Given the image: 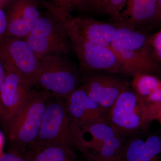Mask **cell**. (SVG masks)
<instances>
[{
    "label": "cell",
    "instance_id": "cell-17",
    "mask_svg": "<svg viewBox=\"0 0 161 161\" xmlns=\"http://www.w3.org/2000/svg\"><path fill=\"white\" fill-rule=\"evenodd\" d=\"M131 89L147 104L161 102V80L155 75L137 74L132 77Z\"/></svg>",
    "mask_w": 161,
    "mask_h": 161
},
{
    "label": "cell",
    "instance_id": "cell-27",
    "mask_svg": "<svg viewBox=\"0 0 161 161\" xmlns=\"http://www.w3.org/2000/svg\"><path fill=\"white\" fill-rule=\"evenodd\" d=\"M155 19L161 21V0H158L157 10L156 14Z\"/></svg>",
    "mask_w": 161,
    "mask_h": 161
},
{
    "label": "cell",
    "instance_id": "cell-13",
    "mask_svg": "<svg viewBox=\"0 0 161 161\" xmlns=\"http://www.w3.org/2000/svg\"><path fill=\"white\" fill-rule=\"evenodd\" d=\"M72 123L78 126L105 120L108 112L89 97L81 86L65 99Z\"/></svg>",
    "mask_w": 161,
    "mask_h": 161
},
{
    "label": "cell",
    "instance_id": "cell-29",
    "mask_svg": "<svg viewBox=\"0 0 161 161\" xmlns=\"http://www.w3.org/2000/svg\"><path fill=\"white\" fill-rule=\"evenodd\" d=\"M12 0H0V5H3L4 6L7 3H9Z\"/></svg>",
    "mask_w": 161,
    "mask_h": 161
},
{
    "label": "cell",
    "instance_id": "cell-15",
    "mask_svg": "<svg viewBox=\"0 0 161 161\" xmlns=\"http://www.w3.org/2000/svg\"><path fill=\"white\" fill-rule=\"evenodd\" d=\"M160 137L156 135L146 138L132 136L125 142L123 151V161H159L161 153Z\"/></svg>",
    "mask_w": 161,
    "mask_h": 161
},
{
    "label": "cell",
    "instance_id": "cell-6",
    "mask_svg": "<svg viewBox=\"0 0 161 161\" xmlns=\"http://www.w3.org/2000/svg\"><path fill=\"white\" fill-rule=\"evenodd\" d=\"M37 85L53 96L65 99L77 88L79 74L75 64L62 56L40 58Z\"/></svg>",
    "mask_w": 161,
    "mask_h": 161
},
{
    "label": "cell",
    "instance_id": "cell-9",
    "mask_svg": "<svg viewBox=\"0 0 161 161\" xmlns=\"http://www.w3.org/2000/svg\"><path fill=\"white\" fill-rule=\"evenodd\" d=\"M63 100L51 95L47 105L37 138L30 148L49 145L71 147L70 135L71 121Z\"/></svg>",
    "mask_w": 161,
    "mask_h": 161
},
{
    "label": "cell",
    "instance_id": "cell-25",
    "mask_svg": "<svg viewBox=\"0 0 161 161\" xmlns=\"http://www.w3.org/2000/svg\"><path fill=\"white\" fill-rule=\"evenodd\" d=\"M6 78V71L2 60L0 59V95L2 88ZM2 116V109L1 106V99H0V120H1Z\"/></svg>",
    "mask_w": 161,
    "mask_h": 161
},
{
    "label": "cell",
    "instance_id": "cell-7",
    "mask_svg": "<svg viewBox=\"0 0 161 161\" xmlns=\"http://www.w3.org/2000/svg\"><path fill=\"white\" fill-rule=\"evenodd\" d=\"M0 59L16 70L27 90L37 85L40 59L24 39L5 37L0 43Z\"/></svg>",
    "mask_w": 161,
    "mask_h": 161
},
{
    "label": "cell",
    "instance_id": "cell-24",
    "mask_svg": "<svg viewBox=\"0 0 161 161\" xmlns=\"http://www.w3.org/2000/svg\"><path fill=\"white\" fill-rule=\"evenodd\" d=\"M3 7L0 5V43L6 37L7 29V15L3 10Z\"/></svg>",
    "mask_w": 161,
    "mask_h": 161
},
{
    "label": "cell",
    "instance_id": "cell-20",
    "mask_svg": "<svg viewBox=\"0 0 161 161\" xmlns=\"http://www.w3.org/2000/svg\"><path fill=\"white\" fill-rule=\"evenodd\" d=\"M126 3V0H101L91 11L108 15L115 22H121L122 13Z\"/></svg>",
    "mask_w": 161,
    "mask_h": 161
},
{
    "label": "cell",
    "instance_id": "cell-3",
    "mask_svg": "<svg viewBox=\"0 0 161 161\" xmlns=\"http://www.w3.org/2000/svg\"><path fill=\"white\" fill-rule=\"evenodd\" d=\"M51 95L46 91L29 90L19 109L5 125L11 150L23 153L34 144Z\"/></svg>",
    "mask_w": 161,
    "mask_h": 161
},
{
    "label": "cell",
    "instance_id": "cell-10",
    "mask_svg": "<svg viewBox=\"0 0 161 161\" xmlns=\"http://www.w3.org/2000/svg\"><path fill=\"white\" fill-rule=\"evenodd\" d=\"M80 86L93 101L108 112L119 95L131 89V84L114 74L92 73L84 76Z\"/></svg>",
    "mask_w": 161,
    "mask_h": 161
},
{
    "label": "cell",
    "instance_id": "cell-8",
    "mask_svg": "<svg viewBox=\"0 0 161 161\" xmlns=\"http://www.w3.org/2000/svg\"><path fill=\"white\" fill-rule=\"evenodd\" d=\"M67 31L72 49L78 58L81 69L86 72L102 71L127 76L123 64L112 47L91 43L78 35Z\"/></svg>",
    "mask_w": 161,
    "mask_h": 161
},
{
    "label": "cell",
    "instance_id": "cell-16",
    "mask_svg": "<svg viewBox=\"0 0 161 161\" xmlns=\"http://www.w3.org/2000/svg\"><path fill=\"white\" fill-rule=\"evenodd\" d=\"M158 0H126L121 22L136 26L155 19Z\"/></svg>",
    "mask_w": 161,
    "mask_h": 161
},
{
    "label": "cell",
    "instance_id": "cell-28",
    "mask_svg": "<svg viewBox=\"0 0 161 161\" xmlns=\"http://www.w3.org/2000/svg\"><path fill=\"white\" fill-rule=\"evenodd\" d=\"M3 139L2 136L0 133V156L3 154L2 152V149H3Z\"/></svg>",
    "mask_w": 161,
    "mask_h": 161
},
{
    "label": "cell",
    "instance_id": "cell-21",
    "mask_svg": "<svg viewBox=\"0 0 161 161\" xmlns=\"http://www.w3.org/2000/svg\"><path fill=\"white\" fill-rule=\"evenodd\" d=\"M149 41L153 54L161 61V30L150 38Z\"/></svg>",
    "mask_w": 161,
    "mask_h": 161
},
{
    "label": "cell",
    "instance_id": "cell-22",
    "mask_svg": "<svg viewBox=\"0 0 161 161\" xmlns=\"http://www.w3.org/2000/svg\"><path fill=\"white\" fill-rule=\"evenodd\" d=\"M148 113L151 121L156 120L161 125V102L147 104Z\"/></svg>",
    "mask_w": 161,
    "mask_h": 161
},
{
    "label": "cell",
    "instance_id": "cell-12",
    "mask_svg": "<svg viewBox=\"0 0 161 161\" xmlns=\"http://www.w3.org/2000/svg\"><path fill=\"white\" fill-rule=\"evenodd\" d=\"M38 3L37 0H13L6 37L23 39L29 34L40 16Z\"/></svg>",
    "mask_w": 161,
    "mask_h": 161
},
{
    "label": "cell",
    "instance_id": "cell-26",
    "mask_svg": "<svg viewBox=\"0 0 161 161\" xmlns=\"http://www.w3.org/2000/svg\"><path fill=\"white\" fill-rule=\"evenodd\" d=\"M101 0H87L85 11H92Z\"/></svg>",
    "mask_w": 161,
    "mask_h": 161
},
{
    "label": "cell",
    "instance_id": "cell-4",
    "mask_svg": "<svg viewBox=\"0 0 161 161\" xmlns=\"http://www.w3.org/2000/svg\"><path fill=\"white\" fill-rule=\"evenodd\" d=\"M40 58L69 53L71 43L64 22L48 10L40 18L29 34L24 38Z\"/></svg>",
    "mask_w": 161,
    "mask_h": 161
},
{
    "label": "cell",
    "instance_id": "cell-30",
    "mask_svg": "<svg viewBox=\"0 0 161 161\" xmlns=\"http://www.w3.org/2000/svg\"><path fill=\"white\" fill-rule=\"evenodd\" d=\"M160 139L161 150V137H160Z\"/></svg>",
    "mask_w": 161,
    "mask_h": 161
},
{
    "label": "cell",
    "instance_id": "cell-14",
    "mask_svg": "<svg viewBox=\"0 0 161 161\" xmlns=\"http://www.w3.org/2000/svg\"><path fill=\"white\" fill-rule=\"evenodd\" d=\"M3 63L6 71V78L0 95L2 109L1 121L5 125L19 109L30 90L23 85L16 70L8 64Z\"/></svg>",
    "mask_w": 161,
    "mask_h": 161
},
{
    "label": "cell",
    "instance_id": "cell-5",
    "mask_svg": "<svg viewBox=\"0 0 161 161\" xmlns=\"http://www.w3.org/2000/svg\"><path fill=\"white\" fill-rule=\"evenodd\" d=\"M106 120L115 132L124 138L144 131L152 122L147 104L131 89L119 95L107 113Z\"/></svg>",
    "mask_w": 161,
    "mask_h": 161
},
{
    "label": "cell",
    "instance_id": "cell-2",
    "mask_svg": "<svg viewBox=\"0 0 161 161\" xmlns=\"http://www.w3.org/2000/svg\"><path fill=\"white\" fill-rule=\"evenodd\" d=\"M150 38L136 26L121 22L111 47L123 64L127 76L137 74L155 75L161 71L153 57Z\"/></svg>",
    "mask_w": 161,
    "mask_h": 161
},
{
    "label": "cell",
    "instance_id": "cell-23",
    "mask_svg": "<svg viewBox=\"0 0 161 161\" xmlns=\"http://www.w3.org/2000/svg\"><path fill=\"white\" fill-rule=\"evenodd\" d=\"M0 161H27L23 153L10 150L0 156Z\"/></svg>",
    "mask_w": 161,
    "mask_h": 161
},
{
    "label": "cell",
    "instance_id": "cell-18",
    "mask_svg": "<svg viewBox=\"0 0 161 161\" xmlns=\"http://www.w3.org/2000/svg\"><path fill=\"white\" fill-rule=\"evenodd\" d=\"M23 153L27 161H79L71 147L63 145L34 147Z\"/></svg>",
    "mask_w": 161,
    "mask_h": 161
},
{
    "label": "cell",
    "instance_id": "cell-1",
    "mask_svg": "<svg viewBox=\"0 0 161 161\" xmlns=\"http://www.w3.org/2000/svg\"><path fill=\"white\" fill-rule=\"evenodd\" d=\"M72 146L78 148L87 161H122L125 139L105 120L78 126L71 122Z\"/></svg>",
    "mask_w": 161,
    "mask_h": 161
},
{
    "label": "cell",
    "instance_id": "cell-19",
    "mask_svg": "<svg viewBox=\"0 0 161 161\" xmlns=\"http://www.w3.org/2000/svg\"><path fill=\"white\" fill-rule=\"evenodd\" d=\"M87 0H52L48 3L41 0L40 4L58 15L60 19H69L72 17L71 13L76 9L85 10Z\"/></svg>",
    "mask_w": 161,
    "mask_h": 161
},
{
    "label": "cell",
    "instance_id": "cell-11",
    "mask_svg": "<svg viewBox=\"0 0 161 161\" xmlns=\"http://www.w3.org/2000/svg\"><path fill=\"white\" fill-rule=\"evenodd\" d=\"M61 19L69 31L91 43L109 47H111L115 32L121 23H105L94 19L72 17L69 19Z\"/></svg>",
    "mask_w": 161,
    "mask_h": 161
}]
</instances>
